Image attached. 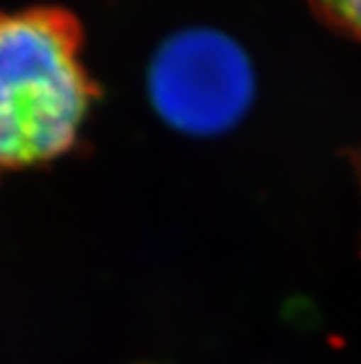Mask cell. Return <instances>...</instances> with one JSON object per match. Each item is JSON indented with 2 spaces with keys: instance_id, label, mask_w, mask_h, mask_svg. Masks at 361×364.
<instances>
[{
  "instance_id": "cell-1",
  "label": "cell",
  "mask_w": 361,
  "mask_h": 364,
  "mask_svg": "<svg viewBox=\"0 0 361 364\" xmlns=\"http://www.w3.org/2000/svg\"><path fill=\"white\" fill-rule=\"evenodd\" d=\"M79 20L59 7L0 11V175L68 153L96 87Z\"/></svg>"
},
{
  "instance_id": "cell-2",
  "label": "cell",
  "mask_w": 361,
  "mask_h": 364,
  "mask_svg": "<svg viewBox=\"0 0 361 364\" xmlns=\"http://www.w3.org/2000/svg\"><path fill=\"white\" fill-rule=\"evenodd\" d=\"M150 101L159 116L189 136L231 129L250 107L255 77L244 50L224 33L181 31L150 63Z\"/></svg>"
},
{
  "instance_id": "cell-3",
  "label": "cell",
  "mask_w": 361,
  "mask_h": 364,
  "mask_svg": "<svg viewBox=\"0 0 361 364\" xmlns=\"http://www.w3.org/2000/svg\"><path fill=\"white\" fill-rule=\"evenodd\" d=\"M307 3L331 26L361 40V0H307Z\"/></svg>"
}]
</instances>
